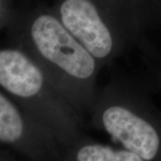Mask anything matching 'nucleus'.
<instances>
[{
    "label": "nucleus",
    "mask_w": 161,
    "mask_h": 161,
    "mask_svg": "<svg viewBox=\"0 0 161 161\" xmlns=\"http://www.w3.org/2000/svg\"><path fill=\"white\" fill-rule=\"evenodd\" d=\"M0 144L16 147L35 161H58L61 145L0 89Z\"/></svg>",
    "instance_id": "nucleus-5"
},
{
    "label": "nucleus",
    "mask_w": 161,
    "mask_h": 161,
    "mask_svg": "<svg viewBox=\"0 0 161 161\" xmlns=\"http://www.w3.org/2000/svg\"><path fill=\"white\" fill-rule=\"evenodd\" d=\"M0 89L50 132L61 148L83 134V116L40 65L11 44L0 47Z\"/></svg>",
    "instance_id": "nucleus-2"
},
{
    "label": "nucleus",
    "mask_w": 161,
    "mask_h": 161,
    "mask_svg": "<svg viewBox=\"0 0 161 161\" xmlns=\"http://www.w3.org/2000/svg\"><path fill=\"white\" fill-rule=\"evenodd\" d=\"M13 13L14 10L10 5V0H0V31L6 29Z\"/></svg>",
    "instance_id": "nucleus-9"
},
{
    "label": "nucleus",
    "mask_w": 161,
    "mask_h": 161,
    "mask_svg": "<svg viewBox=\"0 0 161 161\" xmlns=\"http://www.w3.org/2000/svg\"><path fill=\"white\" fill-rule=\"evenodd\" d=\"M10 44L29 55L84 117L94 103L101 69L59 21L51 7L14 11L6 27Z\"/></svg>",
    "instance_id": "nucleus-1"
},
{
    "label": "nucleus",
    "mask_w": 161,
    "mask_h": 161,
    "mask_svg": "<svg viewBox=\"0 0 161 161\" xmlns=\"http://www.w3.org/2000/svg\"><path fill=\"white\" fill-rule=\"evenodd\" d=\"M58 161H145L123 148L94 141L84 133L61 148Z\"/></svg>",
    "instance_id": "nucleus-6"
},
{
    "label": "nucleus",
    "mask_w": 161,
    "mask_h": 161,
    "mask_svg": "<svg viewBox=\"0 0 161 161\" xmlns=\"http://www.w3.org/2000/svg\"><path fill=\"white\" fill-rule=\"evenodd\" d=\"M51 9L101 68L121 57L140 37L98 0H56Z\"/></svg>",
    "instance_id": "nucleus-4"
},
{
    "label": "nucleus",
    "mask_w": 161,
    "mask_h": 161,
    "mask_svg": "<svg viewBox=\"0 0 161 161\" xmlns=\"http://www.w3.org/2000/svg\"><path fill=\"white\" fill-rule=\"evenodd\" d=\"M94 128L145 161H161V113L137 85L112 79L88 113Z\"/></svg>",
    "instance_id": "nucleus-3"
},
{
    "label": "nucleus",
    "mask_w": 161,
    "mask_h": 161,
    "mask_svg": "<svg viewBox=\"0 0 161 161\" xmlns=\"http://www.w3.org/2000/svg\"><path fill=\"white\" fill-rule=\"evenodd\" d=\"M146 64L150 72L152 78L157 84V87L161 91V60L158 59L157 57H150L148 53L146 54Z\"/></svg>",
    "instance_id": "nucleus-8"
},
{
    "label": "nucleus",
    "mask_w": 161,
    "mask_h": 161,
    "mask_svg": "<svg viewBox=\"0 0 161 161\" xmlns=\"http://www.w3.org/2000/svg\"><path fill=\"white\" fill-rule=\"evenodd\" d=\"M105 7L127 23L137 33L141 34L146 24L142 0H98Z\"/></svg>",
    "instance_id": "nucleus-7"
}]
</instances>
